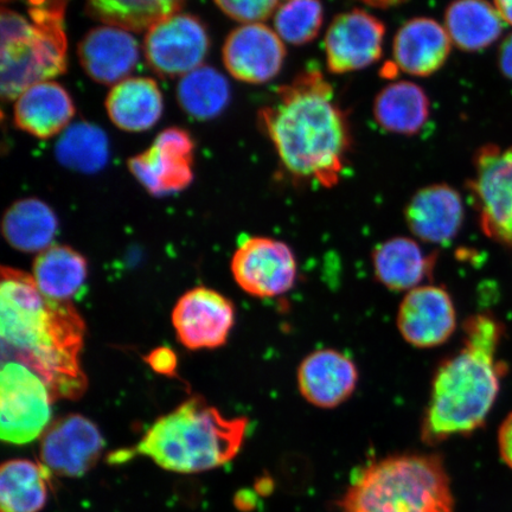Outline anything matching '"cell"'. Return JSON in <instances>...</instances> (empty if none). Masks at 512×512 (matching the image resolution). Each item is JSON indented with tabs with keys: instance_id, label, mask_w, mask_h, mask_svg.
Masks as SVG:
<instances>
[{
	"instance_id": "1",
	"label": "cell",
	"mask_w": 512,
	"mask_h": 512,
	"mask_svg": "<svg viewBox=\"0 0 512 512\" xmlns=\"http://www.w3.org/2000/svg\"><path fill=\"white\" fill-rule=\"evenodd\" d=\"M0 326L3 363L17 362L34 371L53 401L85 394L80 355L86 325L73 304L47 298L32 275L3 266Z\"/></svg>"
},
{
	"instance_id": "2",
	"label": "cell",
	"mask_w": 512,
	"mask_h": 512,
	"mask_svg": "<svg viewBox=\"0 0 512 512\" xmlns=\"http://www.w3.org/2000/svg\"><path fill=\"white\" fill-rule=\"evenodd\" d=\"M259 123L294 179L324 188L339 182L351 149L350 125L320 70L307 69L281 87Z\"/></svg>"
},
{
	"instance_id": "3",
	"label": "cell",
	"mask_w": 512,
	"mask_h": 512,
	"mask_svg": "<svg viewBox=\"0 0 512 512\" xmlns=\"http://www.w3.org/2000/svg\"><path fill=\"white\" fill-rule=\"evenodd\" d=\"M464 332L463 348L435 371L421 424L426 444L476 432L495 405L505 370L497 360L502 325L489 315H476L467 320Z\"/></svg>"
},
{
	"instance_id": "4",
	"label": "cell",
	"mask_w": 512,
	"mask_h": 512,
	"mask_svg": "<svg viewBox=\"0 0 512 512\" xmlns=\"http://www.w3.org/2000/svg\"><path fill=\"white\" fill-rule=\"evenodd\" d=\"M249 421L226 418L201 398L159 418L136 447L166 471L200 473L226 465L245 443Z\"/></svg>"
},
{
	"instance_id": "5",
	"label": "cell",
	"mask_w": 512,
	"mask_h": 512,
	"mask_svg": "<svg viewBox=\"0 0 512 512\" xmlns=\"http://www.w3.org/2000/svg\"><path fill=\"white\" fill-rule=\"evenodd\" d=\"M339 512H456L439 454L406 453L368 464L339 502Z\"/></svg>"
},
{
	"instance_id": "6",
	"label": "cell",
	"mask_w": 512,
	"mask_h": 512,
	"mask_svg": "<svg viewBox=\"0 0 512 512\" xmlns=\"http://www.w3.org/2000/svg\"><path fill=\"white\" fill-rule=\"evenodd\" d=\"M68 0H29L27 19L2 11L3 99L16 100L28 88L67 72V35L64 30Z\"/></svg>"
},
{
	"instance_id": "7",
	"label": "cell",
	"mask_w": 512,
	"mask_h": 512,
	"mask_svg": "<svg viewBox=\"0 0 512 512\" xmlns=\"http://www.w3.org/2000/svg\"><path fill=\"white\" fill-rule=\"evenodd\" d=\"M51 394L40 376L17 362H4L0 375V437L24 445L42 437L51 418Z\"/></svg>"
},
{
	"instance_id": "8",
	"label": "cell",
	"mask_w": 512,
	"mask_h": 512,
	"mask_svg": "<svg viewBox=\"0 0 512 512\" xmlns=\"http://www.w3.org/2000/svg\"><path fill=\"white\" fill-rule=\"evenodd\" d=\"M473 166L469 189L480 226L489 238L512 247V147L484 145L476 151Z\"/></svg>"
},
{
	"instance_id": "9",
	"label": "cell",
	"mask_w": 512,
	"mask_h": 512,
	"mask_svg": "<svg viewBox=\"0 0 512 512\" xmlns=\"http://www.w3.org/2000/svg\"><path fill=\"white\" fill-rule=\"evenodd\" d=\"M209 47L208 32L200 19L176 14L147 30L144 53L153 72L162 78H177L200 68Z\"/></svg>"
},
{
	"instance_id": "10",
	"label": "cell",
	"mask_w": 512,
	"mask_h": 512,
	"mask_svg": "<svg viewBox=\"0 0 512 512\" xmlns=\"http://www.w3.org/2000/svg\"><path fill=\"white\" fill-rule=\"evenodd\" d=\"M232 273L238 285L256 298H274L296 284V255L285 242L251 236L240 242L232 260Z\"/></svg>"
},
{
	"instance_id": "11",
	"label": "cell",
	"mask_w": 512,
	"mask_h": 512,
	"mask_svg": "<svg viewBox=\"0 0 512 512\" xmlns=\"http://www.w3.org/2000/svg\"><path fill=\"white\" fill-rule=\"evenodd\" d=\"M104 447L105 440L93 421L70 414L53 422L43 433L40 457L50 473L78 478L99 462Z\"/></svg>"
},
{
	"instance_id": "12",
	"label": "cell",
	"mask_w": 512,
	"mask_h": 512,
	"mask_svg": "<svg viewBox=\"0 0 512 512\" xmlns=\"http://www.w3.org/2000/svg\"><path fill=\"white\" fill-rule=\"evenodd\" d=\"M194 147L187 131L168 128L149 150L131 158L128 168L151 195H172L187 189L194 179Z\"/></svg>"
},
{
	"instance_id": "13",
	"label": "cell",
	"mask_w": 512,
	"mask_h": 512,
	"mask_svg": "<svg viewBox=\"0 0 512 512\" xmlns=\"http://www.w3.org/2000/svg\"><path fill=\"white\" fill-rule=\"evenodd\" d=\"M384 35V24L367 11L355 9L336 16L324 41L329 72H356L379 61Z\"/></svg>"
},
{
	"instance_id": "14",
	"label": "cell",
	"mask_w": 512,
	"mask_h": 512,
	"mask_svg": "<svg viewBox=\"0 0 512 512\" xmlns=\"http://www.w3.org/2000/svg\"><path fill=\"white\" fill-rule=\"evenodd\" d=\"M234 322L233 303L206 287H196L185 293L172 311V323L179 342L191 350L222 347Z\"/></svg>"
},
{
	"instance_id": "15",
	"label": "cell",
	"mask_w": 512,
	"mask_h": 512,
	"mask_svg": "<svg viewBox=\"0 0 512 512\" xmlns=\"http://www.w3.org/2000/svg\"><path fill=\"white\" fill-rule=\"evenodd\" d=\"M396 323L402 338L413 347H440L457 329L456 307L444 287L421 285L403 297Z\"/></svg>"
},
{
	"instance_id": "16",
	"label": "cell",
	"mask_w": 512,
	"mask_h": 512,
	"mask_svg": "<svg viewBox=\"0 0 512 512\" xmlns=\"http://www.w3.org/2000/svg\"><path fill=\"white\" fill-rule=\"evenodd\" d=\"M285 59L286 48L280 36L260 23L245 24L230 32L223 46L228 72L252 85L273 80Z\"/></svg>"
},
{
	"instance_id": "17",
	"label": "cell",
	"mask_w": 512,
	"mask_h": 512,
	"mask_svg": "<svg viewBox=\"0 0 512 512\" xmlns=\"http://www.w3.org/2000/svg\"><path fill=\"white\" fill-rule=\"evenodd\" d=\"M358 369L347 355L320 349L307 355L297 371L300 394L312 406L331 409L341 406L355 393Z\"/></svg>"
},
{
	"instance_id": "18",
	"label": "cell",
	"mask_w": 512,
	"mask_h": 512,
	"mask_svg": "<svg viewBox=\"0 0 512 512\" xmlns=\"http://www.w3.org/2000/svg\"><path fill=\"white\" fill-rule=\"evenodd\" d=\"M409 230L416 239L433 245L450 242L462 229V196L447 184H432L415 192L405 210Z\"/></svg>"
},
{
	"instance_id": "19",
	"label": "cell",
	"mask_w": 512,
	"mask_h": 512,
	"mask_svg": "<svg viewBox=\"0 0 512 512\" xmlns=\"http://www.w3.org/2000/svg\"><path fill=\"white\" fill-rule=\"evenodd\" d=\"M79 57L89 78L101 85L115 86L136 68L138 42L125 29L104 25L83 37Z\"/></svg>"
},
{
	"instance_id": "20",
	"label": "cell",
	"mask_w": 512,
	"mask_h": 512,
	"mask_svg": "<svg viewBox=\"0 0 512 512\" xmlns=\"http://www.w3.org/2000/svg\"><path fill=\"white\" fill-rule=\"evenodd\" d=\"M451 49L452 41L446 29L427 17L413 18L403 24L393 44L396 67L420 78L443 68Z\"/></svg>"
},
{
	"instance_id": "21",
	"label": "cell",
	"mask_w": 512,
	"mask_h": 512,
	"mask_svg": "<svg viewBox=\"0 0 512 512\" xmlns=\"http://www.w3.org/2000/svg\"><path fill=\"white\" fill-rule=\"evenodd\" d=\"M74 114V102L66 89L56 82H41L17 99L15 124L31 136L48 139L66 130Z\"/></svg>"
},
{
	"instance_id": "22",
	"label": "cell",
	"mask_w": 512,
	"mask_h": 512,
	"mask_svg": "<svg viewBox=\"0 0 512 512\" xmlns=\"http://www.w3.org/2000/svg\"><path fill=\"white\" fill-rule=\"evenodd\" d=\"M437 255L427 254L418 241L399 236L380 243L373 252L379 283L394 292H409L430 277Z\"/></svg>"
},
{
	"instance_id": "23",
	"label": "cell",
	"mask_w": 512,
	"mask_h": 512,
	"mask_svg": "<svg viewBox=\"0 0 512 512\" xmlns=\"http://www.w3.org/2000/svg\"><path fill=\"white\" fill-rule=\"evenodd\" d=\"M163 108V94L158 83L147 78L119 82L106 99V110L112 123L126 132L149 130L162 117Z\"/></svg>"
},
{
	"instance_id": "24",
	"label": "cell",
	"mask_w": 512,
	"mask_h": 512,
	"mask_svg": "<svg viewBox=\"0 0 512 512\" xmlns=\"http://www.w3.org/2000/svg\"><path fill=\"white\" fill-rule=\"evenodd\" d=\"M452 43L467 53L489 48L504 30V21L489 0H453L445 12Z\"/></svg>"
},
{
	"instance_id": "25",
	"label": "cell",
	"mask_w": 512,
	"mask_h": 512,
	"mask_svg": "<svg viewBox=\"0 0 512 512\" xmlns=\"http://www.w3.org/2000/svg\"><path fill=\"white\" fill-rule=\"evenodd\" d=\"M430 99L413 82L400 81L383 88L374 102V117L383 130L414 136L430 118Z\"/></svg>"
},
{
	"instance_id": "26",
	"label": "cell",
	"mask_w": 512,
	"mask_h": 512,
	"mask_svg": "<svg viewBox=\"0 0 512 512\" xmlns=\"http://www.w3.org/2000/svg\"><path fill=\"white\" fill-rule=\"evenodd\" d=\"M32 271L44 296L70 302L85 286L88 266L85 256L73 248L53 245L38 254Z\"/></svg>"
},
{
	"instance_id": "27",
	"label": "cell",
	"mask_w": 512,
	"mask_h": 512,
	"mask_svg": "<svg viewBox=\"0 0 512 512\" xmlns=\"http://www.w3.org/2000/svg\"><path fill=\"white\" fill-rule=\"evenodd\" d=\"M51 473L43 464L11 459L0 470V511L41 512L49 496Z\"/></svg>"
},
{
	"instance_id": "28",
	"label": "cell",
	"mask_w": 512,
	"mask_h": 512,
	"mask_svg": "<svg viewBox=\"0 0 512 512\" xmlns=\"http://www.w3.org/2000/svg\"><path fill=\"white\" fill-rule=\"evenodd\" d=\"M59 230V220L47 203L25 198L6 211L3 235L11 247L25 253L43 252Z\"/></svg>"
},
{
	"instance_id": "29",
	"label": "cell",
	"mask_w": 512,
	"mask_h": 512,
	"mask_svg": "<svg viewBox=\"0 0 512 512\" xmlns=\"http://www.w3.org/2000/svg\"><path fill=\"white\" fill-rule=\"evenodd\" d=\"M185 0H87V11L106 25L130 31L149 30L152 25L178 14Z\"/></svg>"
},
{
	"instance_id": "30",
	"label": "cell",
	"mask_w": 512,
	"mask_h": 512,
	"mask_svg": "<svg viewBox=\"0 0 512 512\" xmlns=\"http://www.w3.org/2000/svg\"><path fill=\"white\" fill-rule=\"evenodd\" d=\"M179 105L197 120H209L226 110L230 87L226 78L213 67L203 66L183 76L177 88Z\"/></svg>"
},
{
	"instance_id": "31",
	"label": "cell",
	"mask_w": 512,
	"mask_h": 512,
	"mask_svg": "<svg viewBox=\"0 0 512 512\" xmlns=\"http://www.w3.org/2000/svg\"><path fill=\"white\" fill-rule=\"evenodd\" d=\"M59 163L82 174H95L105 168L110 158V144L104 130L89 123L70 125L55 147Z\"/></svg>"
},
{
	"instance_id": "32",
	"label": "cell",
	"mask_w": 512,
	"mask_h": 512,
	"mask_svg": "<svg viewBox=\"0 0 512 512\" xmlns=\"http://www.w3.org/2000/svg\"><path fill=\"white\" fill-rule=\"evenodd\" d=\"M323 22L320 0H290L275 14L274 27L281 40L293 46H304L319 35Z\"/></svg>"
},
{
	"instance_id": "33",
	"label": "cell",
	"mask_w": 512,
	"mask_h": 512,
	"mask_svg": "<svg viewBox=\"0 0 512 512\" xmlns=\"http://www.w3.org/2000/svg\"><path fill=\"white\" fill-rule=\"evenodd\" d=\"M278 2L279 0H215L224 14L246 24L270 18L277 9Z\"/></svg>"
},
{
	"instance_id": "34",
	"label": "cell",
	"mask_w": 512,
	"mask_h": 512,
	"mask_svg": "<svg viewBox=\"0 0 512 512\" xmlns=\"http://www.w3.org/2000/svg\"><path fill=\"white\" fill-rule=\"evenodd\" d=\"M146 362L150 364L153 370L163 375L174 374L177 367L176 355L168 348L153 350L151 354L146 357Z\"/></svg>"
},
{
	"instance_id": "35",
	"label": "cell",
	"mask_w": 512,
	"mask_h": 512,
	"mask_svg": "<svg viewBox=\"0 0 512 512\" xmlns=\"http://www.w3.org/2000/svg\"><path fill=\"white\" fill-rule=\"evenodd\" d=\"M498 450L504 464L512 470V413L505 418L499 428Z\"/></svg>"
},
{
	"instance_id": "36",
	"label": "cell",
	"mask_w": 512,
	"mask_h": 512,
	"mask_svg": "<svg viewBox=\"0 0 512 512\" xmlns=\"http://www.w3.org/2000/svg\"><path fill=\"white\" fill-rule=\"evenodd\" d=\"M498 66L505 78L512 81V32L502 42L498 51Z\"/></svg>"
},
{
	"instance_id": "37",
	"label": "cell",
	"mask_w": 512,
	"mask_h": 512,
	"mask_svg": "<svg viewBox=\"0 0 512 512\" xmlns=\"http://www.w3.org/2000/svg\"><path fill=\"white\" fill-rule=\"evenodd\" d=\"M494 5L503 21L512 27V0H494Z\"/></svg>"
},
{
	"instance_id": "38",
	"label": "cell",
	"mask_w": 512,
	"mask_h": 512,
	"mask_svg": "<svg viewBox=\"0 0 512 512\" xmlns=\"http://www.w3.org/2000/svg\"><path fill=\"white\" fill-rule=\"evenodd\" d=\"M361 2L373 8L388 9L406 3L407 0H361Z\"/></svg>"
},
{
	"instance_id": "39",
	"label": "cell",
	"mask_w": 512,
	"mask_h": 512,
	"mask_svg": "<svg viewBox=\"0 0 512 512\" xmlns=\"http://www.w3.org/2000/svg\"><path fill=\"white\" fill-rule=\"evenodd\" d=\"M3 2H9V0H3Z\"/></svg>"
}]
</instances>
